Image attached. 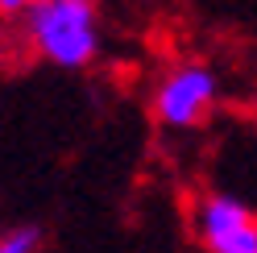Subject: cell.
Masks as SVG:
<instances>
[{"label":"cell","mask_w":257,"mask_h":253,"mask_svg":"<svg viewBox=\"0 0 257 253\" xmlns=\"http://www.w3.org/2000/svg\"><path fill=\"white\" fill-rule=\"evenodd\" d=\"M21 17L34 54L62 71H79L100 54V5L95 0H29Z\"/></svg>","instance_id":"obj_1"},{"label":"cell","mask_w":257,"mask_h":253,"mask_svg":"<svg viewBox=\"0 0 257 253\" xmlns=\"http://www.w3.org/2000/svg\"><path fill=\"white\" fill-rule=\"evenodd\" d=\"M42 249V228L34 224H17L0 232V253H38Z\"/></svg>","instance_id":"obj_4"},{"label":"cell","mask_w":257,"mask_h":253,"mask_svg":"<svg viewBox=\"0 0 257 253\" xmlns=\"http://www.w3.org/2000/svg\"><path fill=\"white\" fill-rule=\"evenodd\" d=\"M29 0H0V13H21Z\"/></svg>","instance_id":"obj_5"},{"label":"cell","mask_w":257,"mask_h":253,"mask_svg":"<svg viewBox=\"0 0 257 253\" xmlns=\"http://www.w3.org/2000/svg\"><path fill=\"white\" fill-rule=\"evenodd\" d=\"M207 253H257V212L232 195H207L195 212Z\"/></svg>","instance_id":"obj_3"},{"label":"cell","mask_w":257,"mask_h":253,"mask_svg":"<svg viewBox=\"0 0 257 253\" xmlns=\"http://www.w3.org/2000/svg\"><path fill=\"white\" fill-rule=\"evenodd\" d=\"M220 96V79L203 62H183L162 75V83L154 91V112L166 129H195V124L212 112Z\"/></svg>","instance_id":"obj_2"}]
</instances>
